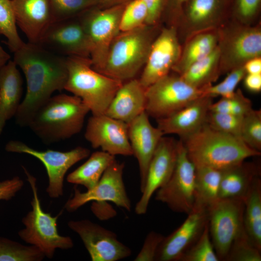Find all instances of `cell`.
Returning a JSON list of instances; mask_svg holds the SVG:
<instances>
[{
	"instance_id": "obj_36",
	"label": "cell",
	"mask_w": 261,
	"mask_h": 261,
	"mask_svg": "<svg viewBox=\"0 0 261 261\" xmlns=\"http://www.w3.org/2000/svg\"><path fill=\"white\" fill-rule=\"evenodd\" d=\"M218 261L211 239L208 222L197 241L185 252L179 261Z\"/></svg>"
},
{
	"instance_id": "obj_2",
	"label": "cell",
	"mask_w": 261,
	"mask_h": 261,
	"mask_svg": "<svg viewBox=\"0 0 261 261\" xmlns=\"http://www.w3.org/2000/svg\"><path fill=\"white\" fill-rule=\"evenodd\" d=\"M180 140L196 167L222 170L261 155V152L248 147L240 138L216 130L206 123Z\"/></svg>"
},
{
	"instance_id": "obj_35",
	"label": "cell",
	"mask_w": 261,
	"mask_h": 261,
	"mask_svg": "<svg viewBox=\"0 0 261 261\" xmlns=\"http://www.w3.org/2000/svg\"><path fill=\"white\" fill-rule=\"evenodd\" d=\"M252 109L251 101L239 88L231 96L221 97L217 102H213L209 111L243 117Z\"/></svg>"
},
{
	"instance_id": "obj_39",
	"label": "cell",
	"mask_w": 261,
	"mask_h": 261,
	"mask_svg": "<svg viewBox=\"0 0 261 261\" xmlns=\"http://www.w3.org/2000/svg\"><path fill=\"white\" fill-rule=\"evenodd\" d=\"M246 73L243 66L234 69L220 83L210 85L202 88L203 96L214 98L217 96L229 97L233 94L238 84L243 80Z\"/></svg>"
},
{
	"instance_id": "obj_9",
	"label": "cell",
	"mask_w": 261,
	"mask_h": 261,
	"mask_svg": "<svg viewBox=\"0 0 261 261\" xmlns=\"http://www.w3.org/2000/svg\"><path fill=\"white\" fill-rule=\"evenodd\" d=\"M145 111L156 119L167 117L203 96L202 89L194 87L180 76L170 73L146 88Z\"/></svg>"
},
{
	"instance_id": "obj_26",
	"label": "cell",
	"mask_w": 261,
	"mask_h": 261,
	"mask_svg": "<svg viewBox=\"0 0 261 261\" xmlns=\"http://www.w3.org/2000/svg\"><path fill=\"white\" fill-rule=\"evenodd\" d=\"M261 175L259 163L244 160L222 170L219 199L244 200L254 180Z\"/></svg>"
},
{
	"instance_id": "obj_27",
	"label": "cell",
	"mask_w": 261,
	"mask_h": 261,
	"mask_svg": "<svg viewBox=\"0 0 261 261\" xmlns=\"http://www.w3.org/2000/svg\"><path fill=\"white\" fill-rule=\"evenodd\" d=\"M172 70L181 75L190 65L203 58L218 46V29L198 33L188 38Z\"/></svg>"
},
{
	"instance_id": "obj_4",
	"label": "cell",
	"mask_w": 261,
	"mask_h": 261,
	"mask_svg": "<svg viewBox=\"0 0 261 261\" xmlns=\"http://www.w3.org/2000/svg\"><path fill=\"white\" fill-rule=\"evenodd\" d=\"M158 25L145 24L120 32L109 47L100 72L124 83L134 78L144 68L152 44L159 31Z\"/></svg>"
},
{
	"instance_id": "obj_34",
	"label": "cell",
	"mask_w": 261,
	"mask_h": 261,
	"mask_svg": "<svg viewBox=\"0 0 261 261\" xmlns=\"http://www.w3.org/2000/svg\"><path fill=\"white\" fill-rule=\"evenodd\" d=\"M54 21L78 16L96 6L99 0H50Z\"/></svg>"
},
{
	"instance_id": "obj_19",
	"label": "cell",
	"mask_w": 261,
	"mask_h": 261,
	"mask_svg": "<svg viewBox=\"0 0 261 261\" xmlns=\"http://www.w3.org/2000/svg\"><path fill=\"white\" fill-rule=\"evenodd\" d=\"M232 4V0H188L183 5L174 25H179L188 38L218 29Z\"/></svg>"
},
{
	"instance_id": "obj_24",
	"label": "cell",
	"mask_w": 261,
	"mask_h": 261,
	"mask_svg": "<svg viewBox=\"0 0 261 261\" xmlns=\"http://www.w3.org/2000/svg\"><path fill=\"white\" fill-rule=\"evenodd\" d=\"M145 90L139 79L133 78L123 83L105 114L129 123L145 111Z\"/></svg>"
},
{
	"instance_id": "obj_20",
	"label": "cell",
	"mask_w": 261,
	"mask_h": 261,
	"mask_svg": "<svg viewBox=\"0 0 261 261\" xmlns=\"http://www.w3.org/2000/svg\"><path fill=\"white\" fill-rule=\"evenodd\" d=\"M183 223L164 237L159 246L155 261H179L197 241L208 222L207 209L193 208Z\"/></svg>"
},
{
	"instance_id": "obj_5",
	"label": "cell",
	"mask_w": 261,
	"mask_h": 261,
	"mask_svg": "<svg viewBox=\"0 0 261 261\" xmlns=\"http://www.w3.org/2000/svg\"><path fill=\"white\" fill-rule=\"evenodd\" d=\"M64 89L81 99L92 115L105 114L123 83L94 70L89 58L67 57Z\"/></svg>"
},
{
	"instance_id": "obj_18",
	"label": "cell",
	"mask_w": 261,
	"mask_h": 261,
	"mask_svg": "<svg viewBox=\"0 0 261 261\" xmlns=\"http://www.w3.org/2000/svg\"><path fill=\"white\" fill-rule=\"evenodd\" d=\"M177 141L163 136L160 141L149 164L142 194L137 203L135 213H146L153 194L170 179L174 171L177 157Z\"/></svg>"
},
{
	"instance_id": "obj_33",
	"label": "cell",
	"mask_w": 261,
	"mask_h": 261,
	"mask_svg": "<svg viewBox=\"0 0 261 261\" xmlns=\"http://www.w3.org/2000/svg\"><path fill=\"white\" fill-rule=\"evenodd\" d=\"M0 32L7 39L6 44L13 53L24 44L17 29L11 0H0Z\"/></svg>"
},
{
	"instance_id": "obj_44",
	"label": "cell",
	"mask_w": 261,
	"mask_h": 261,
	"mask_svg": "<svg viewBox=\"0 0 261 261\" xmlns=\"http://www.w3.org/2000/svg\"><path fill=\"white\" fill-rule=\"evenodd\" d=\"M147 9V17L145 24L156 25L162 16L166 0H142Z\"/></svg>"
},
{
	"instance_id": "obj_15",
	"label": "cell",
	"mask_w": 261,
	"mask_h": 261,
	"mask_svg": "<svg viewBox=\"0 0 261 261\" xmlns=\"http://www.w3.org/2000/svg\"><path fill=\"white\" fill-rule=\"evenodd\" d=\"M182 48L177 27L171 25L162 29L154 39L139 79L146 88L170 73L178 60Z\"/></svg>"
},
{
	"instance_id": "obj_42",
	"label": "cell",
	"mask_w": 261,
	"mask_h": 261,
	"mask_svg": "<svg viewBox=\"0 0 261 261\" xmlns=\"http://www.w3.org/2000/svg\"><path fill=\"white\" fill-rule=\"evenodd\" d=\"M261 0H234L233 14L235 21L250 25L257 16Z\"/></svg>"
},
{
	"instance_id": "obj_13",
	"label": "cell",
	"mask_w": 261,
	"mask_h": 261,
	"mask_svg": "<svg viewBox=\"0 0 261 261\" xmlns=\"http://www.w3.org/2000/svg\"><path fill=\"white\" fill-rule=\"evenodd\" d=\"M124 168V163L116 160L107 168L93 188L82 192L75 187L74 195L67 201L65 208L68 211L73 212L91 201L111 202L130 211L131 205L123 181Z\"/></svg>"
},
{
	"instance_id": "obj_45",
	"label": "cell",
	"mask_w": 261,
	"mask_h": 261,
	"mask_svg": "<svg viewBox=\"0 0 261 261\" xmlns=\"http://www.w3.org/2000/svg\"><path fill=\"white\" fill-rule=\"evenodd\" d=\"M23 186V181L18 176L0 181V200L8 201L13 198Z\"/></svg>"
},
{
	"instance_id": "obj_50",
	"label": "cell",
	"mask_w": 261,
	"mask_h": 261,
	"mask_svg": "<svg viewBox=\"0 0 261 261\" xmlns=\"http://www.w3.org/2000/svg\"><path fill=\"white\" fill-rule=\"evenodd\" d=\"M10 58L11 57L9 54L0 45V68L6 64L10 60Z\"/></svg>"
},
{
	"instance_id": "obj_23",
	"label": "cell",
	"mask_w": 261,
	"mask_h": 261,
	"mask_svg": "<svg viewBox=\"0 0 261 261\" xmlns=\"http://www.w3.org/2000/svg\"><path fill=\"white\" fill-rule=\"evenodd\" d=\"M213 98L200 97L172 115L156 119L163 135L174 134L180 139L194 133L206 123Z\"/></svg>"
},
{
	"instance_id": "obj_25",
	"label": "cell",
	"mask_w": 261,
	"mask_h": 261,
	"mask_svg": "<svg viewBox=\"0 0 261 261\" xmlns=\"http://www.w3.org/2000/svg\"><path fill=\"white\" fill-rule=\"evenodd\" d=\"M13 60L0 68V136L6 122L14 116L21 102L23 80Z\"/></svg>"
},
{
	"instance_id": "obj_3",
	"label": "cell",
	"mask_w": 261,
	"mask_h": 261,
	"mask_svg": "<svg viewBox=\"0 0 261 261\" xmlns=\"http://www.w3.org/2000/svg\"><path fill=\"white\" fill-rule=\"evenodd\" d=\"M89 112L79 97L58 94L52 96L38 109L28 127L44 144L49 145L79 133Z\"/></svg>"
},
{
	"instance_id": "obj_31",
	"label": "cell",
	"mask_w": 261,
	"mask_h": 261,
	"mask_svg": "<svg viewBox=\"0 0 261 261\" xmlns=\"http://www.w3.org/2000/svg\"><path fill=\"white\" fill-rule=\"evenodd\" d=\"M218 46L203 58L190 65L180 76L188 84L202 89L216 81L220 75Z\"/></svg>"
},
{
	"instance_id": "obj_8",
	"label": "cell",
	"mask_w": 261,
	"mask_h": 261,
	"mask_svg": "<svg viewBox=\"0 0 261 261\" xmlns=\"http://www.w3.org/2000/svg\"><path fill=\"white\" fill-rule=\"evenodd\" d=\"M126 4L96 6L79 15L89 42L92 67L99 72L103 67L111 43L120 32V20Z\"/></svg>"
},
{
	"instance_id": "obj_11",
	"label": "cell",
	"mask_w": 261,
	"mask_h": 261,
	"mask_svg": "<svg viewBox=\"0 0 261 261\" xmlns=\"http://www.w3.org/2000/svg\"><path fill=\"white\" fill-rule=\"evenodd\" d=\"M195 182V166L179 140L174 171L166 183L156 191L155 199L174 212L188 214L194 207Z\"/></svg>"
},
{
	"instance_id": "obj_40",
	"label": "cell",
	"mask_w": 261,
	"mask_h": 261,
	"mask_svg": "<svg viewBox=\"0 0 261 261\" xmlns=\"http://www.w3.org/2000/svg\"><path fill=\"white\" fill-rule=\"evenodd\" d=\"M261 252L245 231L233 242L224 261H261Z\"/></svg>"
},
{
	"instance_id": "obj_30",
	"label": "cell",
	"mask_w": 261,
	"mask_h": 261,
	"mask_svg": "<svg viewBox=\"0 0 261 261\" xmlns=\"http://www.w3.org/2000/svg\"><path fill=\"white\" fill-rule=\"evenodd\" d=\"M222 170L195 167L194 204L193 208L207 209L218 198Z\"/></svg>"
},
{
	"instance_id": "obj_28",
	"label": "cell",
	"mask_w": 261,
	"mask_h": 261,
	"mask_svg": "<svg viewBox=\"0 0 261 261\" xmlns=\"http://www.w3.org/2000/svg\"><path fill=\"white\" fill-rule=\"evenodd\" d=\"M115 160V156L107 152L102 150L94 152L86 162L68 174L67 181L90 189L98 183L105 170Z\"/></svg>"
},
{
	"instance_id": "obj_46",
	"label": "cell",
	"mask_w": 261,
	"mask_h": 261,
	"mask_svg": "<svg viewBox=\"0 0 261 261\" xmlns=\"http://www.w3.org/2000/svg\"><path fill=\"white\" fill-rule=\"evenodd\" d=\"M188 0H166L165 6L163 13L168 16L171 25L175 23L182 8ZM162 14V15H163Z\"/></svg>"
},
{
	"instance_id": "obj_12",
	"label": "cell",
	"mask_w": 261,
	"mask_h": 261,
	"mask_svg": "<svg viewBox=\"0 0 261 261\" xmlns=\"http://www.w3.org/2000/svg\"><path fill=\"white\" fill-rule=\"evenodd\" d=\"M5 150L9 152L28 154L42 162L48 178L46 192L52 198H58L63 195V181L68 170L90 154V150L82 146L64 152L51 149L39 150L18 140L8 142L5 145Z\"/></svg>"
},
{
	"instance_id": "obj_14",
	"label": "cell",
	"mask_w": 261,
	"mask_h": 261,
	"mask_svg": "<svg viewBox=\"0 0 261 261\" xmlns=\"http://www.w3.org/2000/svg\"><path fill=\"white\" fill-rule=\"evenodd\" d=\"M37 44L65 57H90L89 42L79 16L53 22Z\"/></svg>"
},
{
	"instance_id": "obj_37",
	"label": "cell",
	"mask_w": 261,
	"mask_h": 261,
	"mask_svg": "<svg viewBox=\"0 0 261 261\" xmlns=\"http://www.w3.org/2000/svg\"><path fill=\"white\" fill-rule=\"evenodd\" d=\"M241 140L250 148L261 150V111L252 109L244 116L241 129Z\"/></svg>"
},
{
	"instance_id": "obj_38",
	"label": "cell",
	"mask_w": 261,
	"mask_h": 261,
	"mask_svg": "<svg viewBox=\"0 0 261 261\" xmlns=\"http://www.w3.org/2000/svg\"><path fill=\"white\" fill-rule=\"evenodd\" d=\"M147 9L142 0H131L122 12L120 20V31L131 30L145 24Z\"/></svg>"
},
{
	"instance_id": "obj_7",
	"label": "cell",
	"mask_w": 261,
	"mask_h": 261,
	"mask_svg": "<svg viewBox=\"0 0 261 261\" xmlns=\"http://www.w3.org/2000/svg\"><path fill=\"white\" fill-rule=\"evenodd\" d=\"M220 75L261 56V29L235 21L218 28Z\"/></svg>"
},
{
	"instance_id": "obj_48",
	"label": "cell",
	"mask_w": 261,
	"mask_h": 261,
	"mask_svg": "<svg viewBox=\"0 0 261 261\" xmlns=\"http://www.w3.org/2000/svg\"><path fill=\"white\" fill-rule=\"evenodd\" d=\"M246 74H261V58H254L247 61L243 66Z\"/></svg>"
},
{
	"instance_id": "obj_1",
	"label": "cell",
	"mask_w": 261,
	"mask_h": 261,
	"mask_svg": "<svg viewBox=\"0 0 261 261\" xmlns=\"http://www.w3.org/2000/svg\"><path fill=\"white\" fill-rule=\"evenodd\" d=\"M14 53L13 61L22 71L27 90L15 115L20 127H28L38 109L56 91L64 89L68 78L67 57L41 45L24 43Z\"/></svg>"
},
{
	"instance_id": "obj_21",
	"label": "cell",
	"mask_w": 261,
	"mask_h": 261,
	"mask_svg": "<svg viewBox=\"0 0 261 261\" xmlns=\"http://www.w3.org/2000/svg\"><path fill=\"white\" fill-rule=\"evenodd\" d=\"M128 137L132 155L137 160L140 175V190L144 189L147 169L161 138L164 136L154 127L145 111L128 124Z\"/></svg>"
},
{
	"instance_id": "obj_43",
	"label": "cell",
	"mask_w": 261,
	"mask_h": 261,
	"mask_svg": "<svg viewBox=\"0 0 261 261\" xmlns=\"http://www.w3.org/2000/svg\"><path fill=\"white\" fill-rule=\"evenodd\" d=\"M164 236L161 234L151 231L146 235L140 252L135 261H154L157 250Z\"/></svg>"
},
{
	"instance_id": "obj_22",
	"label": "cell",
	"mask_w": 261,
	"mask_h": 261,
	"mask_svg": "<svg viewBox=\"0 0 261 261\" xmlns=\"http://www.w3.org/2000/svg\"><path fill=\"white\" fill-rule=\"evenodd\" d=\"M17 26L28 40L38 44L54 22L50 0H11Z\"/></svg>"
},
{
	"instance_id": "obj_49",
	"label": "cell",
	"mask_w": 261,
	"mask_h": 261,
	"mask_svg": "<svg viewBox=\"0 0 261 261\" xmlns=\"http://www.w3.org/2000/svg\"><path fill=\"white\" fill-rule=\"evenodd\" d=\"M100 7L108 8L119 4H126L131 0H99Z\"/></svg>"
},
{
	"instance_id": "obj_6",
	"label": "cell",
	"mask_w": 261,
	"mask_h": 261,
	"mask_svg": "<svg viewBox=\"0 0 261 261\" xmlns=\"http://www.w3.org/2000/svg\"><path fill=\"white\" fill-rule=\"evenodd\" d=\"M23 169L32 191V210L22 219L25 228L18 232L25 242L38 247L48 258H53L57 248L68 249L73 246L71 237L59 234L57 220L59 215L53 217L43 211L38 196L36 179L26 168Z\"/></svg>"
},
{
	"instance_id": "obj_32",
	"label": "cell",
	"mask_w": 261,
	"mask_h": 261,
	"mask_svg": "<svg viewBox=\"0 0 261 261\" xmlns=\"http://www.w3.org/2000/svg\"><path fill=\"white\" fill-rule=\"evenodd\" d=\"M45 257L35 246H25L0 237V261H41Z\"/></svg>"
},
{
	"instance_id": "obj_10",
	"label": "cell",
	"mask_w": 261,
	"mask_h": 261,
	"mask_svg": "<svg viewBox=\"0 0 261 261\" xmlns=\"http://www.w3.org/2000/svg\"><path fill=\"white\" fill-rule=\"evenodd\" d=\"M244 201L218 199L207 209L211 239L219 260L224 261L233 242L244 232Z\"/></svg>"
},
{
	"instance_id": "obj_47",
	"label": "cell",
	"mask_w": 261,
	"mask_h": 261,
	"mask_svg": "<svg viewBox=\"0 0 261 261\" xmlns=\"http://www.w3.org/2000/svg\"><path fill=\"white\" fill-rule=\"evenodd\" d=\"M245 87L249 91L258 93L261 90V74H246L244 79Z\"/></svg>"
},
{
	"instance_id": "obj_17",
	"label": "cell",
	"mask_w": 261,
	"mask_h": 261,
	"mask_svg": "<svg viewBox=\"0 0 261 261\" xmlns=\"http://www.w3.org/2000/svg\"><path fill=\"white\" fill-rule=\"evenodd\" d=\"M127 123L105 114L92 115L87 123L85 139L94 148L112 155L130 156L132 151L128 137Z\"/></svg>"
},
{
	"instance_id": "obj_16",
	"label": "cell",
	"mask_w": 261,
	"mask_h": 261,
	"mask_svg": "<svg viewBox=\"0 0 261 261\" xmlns=\"http://www.w3.org/2000/svg\"><path fill=\"white\" fill-rule=\"evenodd\" d=\"M68 225L80 236L92 261H116L131 254L115 232L89 220H71Z\"/></svg>"
},
{
	"instance_id": "obj_41",
	"label": "cell",
	"mask_w": 261,
	"mask_h": 261,
	"mask_svg": "<svg viewBox=\"0 0 261 261\" xmlns=\"http://www.w3.org/2000/svg\"><path fill=\"white\" fill-rule=\"evenodd\" d=\"M243 117L209 111L207 115L206 123L216 130L241 139Z\"/></svg>"
},
{
	"instance_id": "obj_29",
	"label": "cell",
	"mask_w": 261,
	"mask_h": 261,
	"mask_svg": "<svg viewBox=\"0 0 261 261\" xmlns=\"http://www.w3.org/2000/svg\"><path fill=\"white\" fill-rule=\"evenodd\" d=\"M244 225L255 246L261 251V180L253 181L244 199Z\"/></svg>"
}]
</instances>
